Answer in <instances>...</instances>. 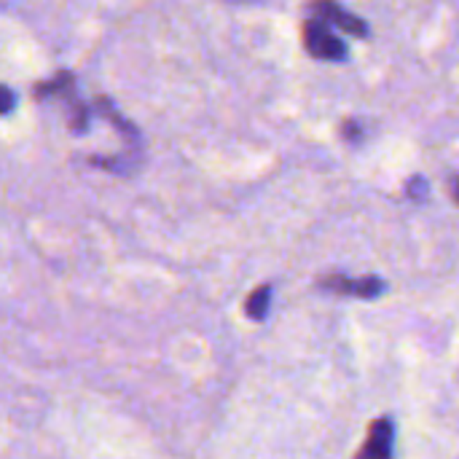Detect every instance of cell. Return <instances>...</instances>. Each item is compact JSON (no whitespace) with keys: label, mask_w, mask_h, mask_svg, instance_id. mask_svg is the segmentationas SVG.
I'll return each mask as SVG.
<instances>
[{"label":"cell","mask_w":459,"mask_h":459,"mask_svg":"<svg viewBox=\"0 0 459 459\" xmlns=\"http://www.w3.org/2000/svg\"><path fill=\"white\" fill-rule=\"evenodd\" d=\"M393 455V422L379 420L371 425L366 446L360 449V457H390Z\"/></svg>","instance_id":"obj_4"},{"label":"cell","mask_w":459,"mask_h":459,"mask_svg":"<svg viewBox=\"0 0 459 459\" xmlns=\"http://www.w3.org/2000/svg\"><path fill=\"white\" fill-rule=\"evenodd\" d=\"M11 108H13V91L5 89V86H0V116L8 113Z\"/></svg>","instance_id":"obj_6"},{"label":"cell","mask_w":459,"mask_h":459,"mask_svg":"<svg viewBox=\"0 0 459 459\" xmlns=\"http://www.w3.org/2000/svg\"><path fill=\"white\" fill-rule=\"evenodd\" d=\"M269 296H272V290H269L266 285H261V288L247 299L245 312H247L253 320H264V317H266V312H269Z\"/></svg>","instance_id":"obj_5"},{"label":"cell","mask_w":459,"mask_h":459,"mask_svg":"<svg viewBox=\"0 0 459 459\" xmlns=\"http://www.w3.org/2000/svg\"><path fill=\"white\" fill-rule=\"evenodd\" d=\"M304 46H307V51H309L315 59H333V62H339V59L347 56L344 40L336 38L333 27L325 24V22L317 19V16L309 19V22L304 24Z\"/></svg>","instance_id":"obj_1"},{"label":"cell","mask_w":459,"mask_h":459,"mask_svg":"<svg viewBox=\"0 0 459 459\" xmlns=\"http://www.w3.org/2000/svg\"><path fill=\"white\" fill-rule=\"evenodd\" d=\"M312 11H315V16H317V19H323V22H325V24H331L333 30H344V32L358 35V38H363V35H366V30H368L363 19H358L355 13L344 11L339 3H331V0H315V3H312Z\"/></svg>","instance_id":"obj_2"},{"label":"cell","mask_w":459,"mask_h":459,"mask_svg":"<svg viewBox=\"0 0 459 459\" xmlns=\"http://www.w3.org/2000/svg\"><path fill=\"white\" fill-rule=\"evenodd\" d=\"M323 285H328V290L333 293H344V296H358V299H374L382 293V282L374 277H363V280H350V277H328Z\"/></svg>","instance_id":"obj_3"}]
</instances>
